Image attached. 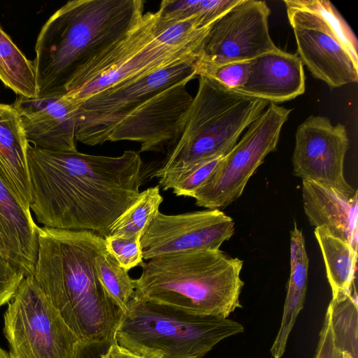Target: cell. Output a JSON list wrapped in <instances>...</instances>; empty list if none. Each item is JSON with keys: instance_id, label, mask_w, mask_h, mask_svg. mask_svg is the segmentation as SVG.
Returning a JSON list of instances; mask_svg holds the SVG:
<instances>
[{"instance_id": "obj_1", "label": "cell", "mask_w": 358, "mask_h": 358, "mask_svg": "<svg viewBox=\"0 0 358 358\" xmlns=\"http://www.w3.org/2000/svg\"><path fill=\"white\" fill-rule=\"evenodd\" d=\"M29 208L43 227L85 230L106 238L140 194L139 152L117 157L52 151L29 144Z\"/></svg>"}, {"instance_id": "obj_2", "label": "cell", "mask_w": 358, "mask_h": 358, "mask_svg": "<svg viewBox=\"0 0 358 358\" xmlns=\"http://www.w3.org/2000/svg\"><path fill=\"white\" fill-rule=\"evenodd\" d=\"M33 276L83 345H109L122 315L101 284L96 256L105 238L85 230L39 227Z\"/></svg>"}, {"instance_id": "obj_3", "label": "cell", "mask_w": 358, "mask_h": 358, "mask_svg": "<svg viewBox=\"0 0 358 358\" xmlns=\"http://www.w3.org/2000/svg\"><path fill=\"white\" fill-rule=\"evenodd\" d=\"M143 10L141 0H73L63 5L37 37L36 98L64 96L79 69L134 29Z\"/></svg>"}, {"instance_id": "obj_4", "label": "cell", "mask_w": 358, "mask_h": 358, "mask_svg": "<svg viewBox=\"0 0 358 358\" xmlns=\"http://www.w3.org/2000/svg\"><path fill=\"white\" fill-rule=\"evenodd\" d=\"M243 264L220 249L155 257L141 264L133 296L189 315L227 318L242 307Z\"/></svg>"}, {"instance_id": "obj_5", "label": "cell", "mask_w": 358, "mask_h": 358, "mask_svg": "<svg viewBox=\"0 0 358 358\" xmlns=\"http://www.w3.org/2000/svg\"><path fill=\"white\" fill-rule=\"evenodd\" d=\"M268 104L200 76L182 133L153 176L160 182L200 161L225 155Z\"/></svg>"}, {"instance_id": "obj_6", "label": "cell", "mask_w": 358, "mask_h": 358, "mask_svg": "<svg viewBox=\"0 0 358 358\" xmlns=\"http://www.w3.org/2000/svg\"><path fill=\"white\" fill-rule=\"evenodd\" d=\"M243 330L230 319L189 315L133 296L119 321L115 341L141 358H201Z\"/></svg>"}, {"instance_id": "obj_7", "label": "cell", "mask_w": 358, "mask_h": 358, "mask_svg": "<svg viewBox=\"0 0 358 358\" xmlns=\"http://www.w3.org/2000/svg\"><path fill=\"white\" fill-rule=\"evenodd\" d=\"M157 12L145 13L134 29L79 69L64 96L80 106L103 90L198 58L208 31L186 42L170 44L157 30Z\"/></svg>"}, {"instance_id": "obj_8", "label": "cell", "mask_w": 358, "mask_h": 358, "mask_svg": "<svg viewBox=\"0 0 358 358\" xmlns=\"http://www.w3.org/2000/svg\"><path fill=\"white\" fill-rule=\"evenodd\" d=\"M299 57L311 74L331 88L358 80L357 41L327 0H285Z\"/></svg>"}, {"instance_id": "obj_9", "label": "cell", "mask_w": 358, "mask_h": 358, "mask_svg": "<svg viewBox=\"0 0 358 358\" xmlns=\"http://www.w3.org/2000/svg\"><path fill=\"white\" fill-rule=\"evenodd\" d=\"M10 358H76L83 345L33 275L24 276L4 313Z\"/></svg>"}, {"instance_id": "obj_10", "label": "cell", "mask_w": 358, "mask_h": 358, "mask_svg": "<svg viewBox=\"0 0 358 358\" xmlns=\"http://www.w3.org/2000/svg\"><path fill=\"white\" fill-rule=\"evenodd\" d=\"M190 80L175 84L131 110L91 130L78 141L87 145L130 141L141 152H162L179 138L193 100L187 90Z\"/></svg>"}, {"instance_id": "obj_11", "label": "cell", "mask_w": 358, "mask_h": 358, "mask_svg": "<svg viewBox=\"0 0 358 358\" xmlns=\"http://www.w3.org/2000/svg\"><path fill=\"white\" fill-rule=\"evenodd\" d=\"M290 112V109L269 103L195 192V204L220 209L236 201L266 155L276 149Z\"/></svg>"}, {"instance_id": "obj_12", "label": "cell", "mask_w": 358, "mask_h": 358, "mask_svg": "<svg viewBox=\"0 0 358 358\" xmlns=\"http://www.w3.org/2000/svg\"><path fill=\"white\" fill-rule=\"evenodd\" d=\"M270 13L264 1L238 0L211 24L198 58L220 65L252 61L277 50L268 30Z\"/></svg>"}, {"instance_id": "obj_13", "label": "cell", "mask_w": 358, "mask_h": 358, "mask_svg": "<svg viewBox=\"0 0 358 358\" xmlns=\"http://www.w3.org/2000/svg\"><path fill=\"white\" fill-rule=\"evenodd\" d=\"M232 218L220 209L178 215L158 212L140 238L143 259L190 251L218 250L234 234Z\"/></svg>"}, {"instance_id": "obj_14", "label": "cell", "mask_w": 358, "mask_h": 358, "mask_svg": "<svg viewBox=\"0 0 358 358\" xmlns=\"http://www.w3.org/2000/svg\"><path fill=\"white\" fill-rule=\"evenodd\" d=\"M348 147L344 125H333L326 117L310 116L295 134L293 173L302 180L313 181L352 196L357 190L345 180L343 169Z\"/></svg>"}, {"instance_id": "obj_15", "label": "cell", "mask_w": 358, "mask_h": 358, "mask_svg": "<svg viewBox=\"0 0 358 358\" xmlns=\"http://www.w3.org/2000/svg\"><path fill=\"white\" fill-rule=\"evenodd\" d=\"M196 59L176 63L145 76L103 90L83 101L76 120V139L131 110L161 91L196 76Z\"/></svg>"}, {"instance_id": "obj_16", "label": "cell", "mask_w": 358, "mask_h": 358, "mask_svg": "<svg viewBox=\"0 0 358 358\" xmlns=\"http://www.w3.org/2000/svg\"><path fill=\"white\" fill-rule=\"evenodd\" d=\"M11 106L20 116L30 145L52 151H77L78 104L64 96L42 98L18 96Z\"/></svg>"}, {"instance_id": "obj_17", "label": "cell", "mask_w": 358, "mask_h": 358, "mask_svg": "<svg viewBox=\"0 0 358 358\" xmlns=\"http://www.w3.org/2000/svg\"><path fill=\"white\" fill-rule=\"evenodd\" d=\"M38 228L0 171V252L25 275L34 271Z\"/></svg>"}, {"instance_id": "obj_18", "label": "cell", "mask_w": 358, "mask_h": 358, "mask_svg": "<svg viewBox=\"0 0 358 358\" xmlns=\"http://www.w3.org/2000/svg\"><path fill=\"white\" fill-rule=\"evenodd\" d=\"M238 91L269 103L294 99L305 92L303 64L296 54L278 49L251 61L248 78Z\"/></svg>"}, {"instance_id": "obj_19", "label": "cell", "mask_w": 358, "mask_h": 358, "mask_svg": "<svg viewBox=\"0 0 358 358\" xmlns=\"http://www.w3.org/2000/svg\"><path fill=\"white\" fill-rule=\"evenodd\" d=\"M357 191L352 196L310 181L302 180V200L310 224L325 229L357 250Z\"/></svg>"}, {"instance_id": "obj_20", "label": "cell", "mask_w": 358, "mask_h": 358, "mask_svg": "<svg viewBox=\"0 0 358 358\" xmlns=\"http://www.w3.org/2000/svg\"><path fill=\"white\" fill-rule=\"evenodd\" d=\"M29 144L17 111L11 105L0 103V171L26 209L30 210Z\"/></svg>"}, {"instance_id": "obj_21", "label": "cell", "mask_w": 358, "mask_h": 358, "mask_svg": "<svg viewBox=\"0 0 358 358\" xmlns=\"http://www.w3.org/2000/svg\"><path fill=\"white\" fill-rule=\"evenodd\" d=\"M290 238V275L280 327L270 352L273 358H281L285 352L289 334L303 309L308 273V257L302 231L296 223Z\"/></svg>"}, {"instance_id": "obj_22", "label": "cell", "mask_w": 358, "mask_h": 358, "mask_svg": "<svg viewBox=\"0 0 358 358\" xmlns=\"http://www.w3.org/2000/svg\"><path fill=\"white\" fill-rule=\"evenodd\" d=\"M314 234L322 252L332 297L350 292L354 282L357 250L324 228H315Z\"/></svg>"}, {"instance_id": "obj_23", "label": "cell", "mask_w": 358, "mask_h": 358, "mask_svg": "<svg viewBox=\"0 0 358 358\" xmlns=\"http://www.w3.org/2000/svg\"><path fill=\"white\" fill-rule=\"evenodd\" d=\"M0 80L18 96L37 97L33 62L25 57L1 27Z\"/></svg>"}, {"instance_id": "obj_24", "label": "cell", "mask_w": 358, "mask_h": 358, "mask_svg": "<svg viewBox=\"0 0 358 358\" xmlns=\"http://www.w3.org/2000/svg\"><path fill=\"white\" fill-rule=\"evenodd\" d=\"M238 0H164L161 2L157 25L160 27L189 20L201 27L212 24Z\"/></svg>"}, {"instance_id": "obj_25", "label": "cell", "mask_w": 358, "mask_h": 358, "mask_svg": "<svg viewBox=\"0 0 358 358\" xmlns=\"http://www.w3.org/2000/svg\"><path fill=\"white\" fill-rule=\"evenodd\" d=\"M327 310L337 348L357 358V297L355 292L332 297Z\"/></svg>"}, {"instance_id": "obj_26", "label": "cell", "mask_w": 358, "mask_h": 358, "mask_svg": "<svg viewBox=\"0 0 358 358\" xmlns=\"http://www.w3.org/2000/svg\"><path fill=\"white\" fill-rule=\"evenodd\" d=\"M163 200L159 185L140 192L134 202L113 224L109 236H141L145 228L159 211Z\"/></svg>"}, {"instance_id": "obj_27", "label": "cell", "mask_w": 358, "mask_h": 358, "mask_svg": "<svg viewBox=\"0 0 358 358\" xmlns=\"http://www.w3.org/2000/svg\"><path fill=\"white\" fill-rule=\"evenodd\" d=\"M96 275L113 303L122 313L134 294L133 279L106 248L95 259Z\"/></svg>"}, {"instance_id": "obj_28", "label": "cell", "mask_w": 358, "mask_h": 358, "mask_svg": "<svg viewBox=\"0 0 358 358\" xmlns=\"http://www.w3.org/2000/svg\"><path fill=\"white\" fill-rule=\"evenodd\" d=\"M224 156H215L194 164L159 182V186L164 190L172 189L178 196L194 197L195 192L209 178Z\"/></svg>"}, {"instance_id": "obj_29", "label": "cell", "mask_w": 358, "mask_h": 358, "mask_svg": "<svg viewBox=\"0 0 358 358\" xmlns=\"http://www.w3.org/2000/svg\"><path fill=\"white\" fill-rule=\"evenodd\" d=\"M251 61L213 64L199 58L194 62L196 76L212 78L226 87L238 90L245 83Z\"/></svg>"}, {"instance_id": "obj_30", "label": "cell", "mask_w": 358, "mask_h": 358, "mask_svg": "<svg viewBox=\"0 0 358 358\" xmlns=\"http://www.w3.org/2000/svg\"><path fill=\"white\" fill-rule=\"evenodd\" d=\"M140 238L141 236L117 237L111 236L105 238L108 251L127 271L143 263Z\"/></svg>"}, {"instance_id": "obj_31", "label": "cell", "mask_w": 358, "mask_h": 358, "mask_svg": "<svg viewBox=\"0 0 358 358\" xmlns=\"http://www.w3.org/2000/svg\"><path fill=\"white\" fill-rule=\"evenodd\" d=\"M24 276L0 252V307L10 301Z\"/></svg>"}, {"instance_id": "obj_32", "label": "cell", "mask_w": 358, "mask_h": 358, "mask_svg": "<svg viewBox=\"0 0 358 358\" xmlns=\"http://www.w3.org/2000/svg\"><path fill=\"white\" fill-rule=\"evenodd\" d=\"M315 358H352L337 348L333 337L330 315L327 310Z\"/></svg>"}, {"instance_id": "obj_33", "label": "cell", "mask_w": 358, "mask_h": 358, "mask_svg": "<svg viewBox=\"0 0 358 358\" xmlns=\"http://www.w3.org/2000/svg\"><path fill=\"white\" fill-rule=\"evenodd\" d=\"M102 356L103 358H141L123 348L117 342L109 345Z\"/></svg>"}, {"instance_id": "obj_34", "label": "cell", "mask_w": 358, "mask_h": 358, "mask_svg": "<svg viewBox=\"0 0 358 358\" xmlns=\"http://www.w3.org/2000/svg\"><path fill=\"white\" fill-rule=\"evenodd\" d=\"M108 345L98 344L83 345L76 358H103V349Z\"/></svg>"}, {"instance_id": "obj_35", "label": "cell", "mask_w": 358, "mask_h": 358, "mask_svg": "<svg viewBox=\"0 0 358 358\" xmlns=\"http://www.w3.org/2000/svg\"><path fill=\"white\" fill-rule=\"evenodd\" d=\"M0 358H10V355L8 352L4 350L1 346H0Z\"/></svg>"}]
</instances>
